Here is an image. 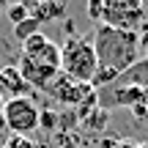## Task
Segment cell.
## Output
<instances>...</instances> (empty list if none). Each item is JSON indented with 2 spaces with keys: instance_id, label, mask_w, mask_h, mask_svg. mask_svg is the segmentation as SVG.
I'll return each instance as SVG.
<instances>
[{
  "instance_id": "cell-15",
  "label": "cell",
  "mask_w": 148,
  "mask_h": 148,
  "mask_svg": "<svg viewBox=\"0 0 148 148\" xmlns=\"http://www.w3.org/2000/svg\"><path fill=\"white\" fill-rule=\"evenodd\" d=\"M19 3L25 5V8H27V14H30L33 8H38V5H44V3H49V0H19Z\"/></svg>"
},
{
  "instance_id": "cell-2",
  "label": "cell",
  "mask_w": 148,
  "mask_h": 148,
  "mask_svg": "<svg viewBox=\"0 0 148 148\" xmlns=\"http://www.w3.org/2000/svg\"><path fill=\"white\" fill-rule=\"evenodd\" d=\"M16 69L27 82V88L47 90L49 82L60 74V44H55L44 33L30 36L27 41H22V55Z\"/></svg>"
},
{
  "instance_id": "cell-6",
  "label": "cell",
  "mask_w": 148,
  "mask_h": 148,
  "mask_svg": "<svg viewBox=\"0 0 148 148\" xmlns=\"http://www.w3.org/2000/svg\"><path fill=\"white\" fill-rule=\"evenodd\" d=\"M47 93L52 96V99H58L60 104L77 107V104H85V101L96 93V88H93L90 82H77V79L66 77V74H58V77L49 82Z\"/></svg>"
},
{
  "instance_id": "cell-17",
  "label": "cell",
  "mask_w": 148,
  "mask_h": 148,
  "mask_svg": "<svg viewBox=\"0 0 148 148\" xmlns=\"http://www.w3.org/2000/svg\"><path fill=\"white\" fill-rule=\"evenodd\" d=\"M134 148H148V143H143V145H134Z\"/></svg>"
},
{
  "instance_id": "cell-13",
  "label": "cell",
  "mask_w": 148,
  "mask_h": 148,
  "mask_svg": "<svg viewBox=\"0 0 148 148\" xmlns=\"http://www.w3.org/2000/svg\"><path fill=\"white\" fill-rule=\"evenodd\" d=\"M5 148H36V145H33L27 137H16V134H14V137L5 143Z\"/></svg>"
},
{
  "instance_id": "cell-1",
  "label": "cell",
  "mask_w": 148,
  "mask_h": 148,
  "mask_svg": "<svg viewBox=\"0 0 148 148\" xmlns=\"http://www.w3.org/2000/svg\"><path fill=\"white\" fill-rule=\"evenodd\" d=\"M93 52H96L99 71H112V74L121 77V74H126L134 63L143 60V52H140V33L96 25Z\"/></svg>"
},
{
  "instance_id": "cell-5",
  "label": "cell",
  "mask_w": 148,
  "mask_h": 148,
  "mask_svg": "<svg viewBox=\"0 0 148 148\" xmlns=\"http://www.w3.org/2000/svg\"><path fill=\"white\" fill-rule=\"evenodd\" d=\"M38 118H41V110L27 96H14L3 107V126L8 132H14L16 137H27L30 132H36Z\"/></svg>"
},
{
  "instance_id": "cell-18",
  "label": "cell",
  "mask_w": 148,
  "mask_h": 148,
  "mask_svg": "<svg viewBox=\"0 0 148 148\" xmlns=\"http://www.w3.org/2000/svg\"><path fill=\"white\" fill-rule=\"evenodd\" d=\"M0 93H3V88H0Z\"/></svg>"
},
{
  "instance_id": "cell-14",
  "label": "cell",
  "mask_w": 148,
  "mask_h": 148,
  "mask_svg": "<svg viewBox=\"0 0 148 148\" xmlns=\"http://www.w3.org/2000/svg\"><path fill=\"white\" fill-rule=\"evenodd\" d=\"M140 52H143V58H148V27L140 33Z\"/></svg>"
},
{
  "instance_id": "cell-3",
  "label": "cell",
  "mask_w": 148,
  "mask_h": 148,
  "mask_svg": "<svg viewBox=\"0 0 148 148\" xmlns=\"http://www.w3.org/2000/svg\"><path fill=\"white\" fill-rule=\"evenodd\" d=\"M99 63H96L93 41L82 36H71L60 44V74L77 79V82H93Z\"/></svg>"
},
{
  "instance_id": "cell-8",
  "label": "cell",
  "mask_w": 148,
  "mask_h": 148,
  "mask_svg": "<svg viewBox=\"0 0 148 148\" xmlns=\"http://www.w3.org/2000/svg\"><path fill=\"white\" fill-rule=\"evenodd\" d=\"M0 88L8 90L11 99H14V96H25L27 82L22 79V74H19L16 66H5V69H0Z\"/></svg>"
},
{
  "instance_id": "cell-16",
  "label": "cell",
  "mask_w": 148,
  "mask_h": 148,
  "mask_svg": "<svg viewBox=\"0 0 148 148\" xmlns=\"http://www.w3.org/2000/svg\"><path fill=\"white\" fill-rule=\"evenodd\" d=\"M8 5H11V0H0V11H3V8H8Z\"/></svg>"
},
{
  "instance_id": "cell-9",
  "label": "cell",
  "mask_w": 148,
  "mask_h": 148,
  "mask_svg": "<svg viewBox=\"0 0 148 148\" xmlns=\"http://www.w3.org/2000/svg\"><path fill=\"white\" fill-rule=\"evenodd\" d=\"M38 27H41V25H38L33 16H27V19H25V22H19V25H14V36H16V41H27L30 36L41 33Z\"/></svg>"
},
{
  "instance_id": "cell-11",
  "label": "cell",
  "mask_w": 148,
  "mask_h": 148,
  "mask_svg": "<svg viewBox=\"0 0 148 148\" xmlns=\"http://www.w3.org/2000/svg\"><path fill=\"white\" fill-rule=\"evenodd\" d=\"M38 126H41V129H49V132H55V129L60 126V115H55L52 110H44L41 118H38Z\"/></svg>"
},
{
  "instance_id": "cell-10",
  "label": "cell",
  "mask_w": 148,
  "mask_h": 148,
  "mask_svg": "<svg viewBox=\"0 0 148 148\" xmlns=\"http://www.w3.org/2000/svg\"><path fill=\"white\" fill-rule=\"evenodd\" d=\"M5 14H8L11 25H19V22H25L27 16H30V14H27V8H25V5L19 3V0H16V3H11L8 8H5Z\"/></svg>"
},
{
  "instance_id": "cell-4",
  "label": "cell",
  "mask_w": 148,
  "mask_h": 148,
  "mask_svg": "<svg viewBox=\"0 0 148 148\" xmlns=\"http://www.w3.org/2000/svg\"><path fill=\"white\" fill-rule=\"evenodd\" d=\"M143 22H145V3L143 0H101V22L99 25L140 33Z\"/></svg>"
},
{
  "instance_id": "cell-7",
  "label": "cell",
  "mask_w": 148,
  "mask_h": 148,
  "mask_svg": "<svg viewBox=\"0 0 148 148\" xmlns=\"http://www.w3.org/2000/svg\"><path fill=\"white\" fill-rule=\"evenodd\" d=\"M99 101H101V110L118 107V104L140 107L148 101V88H143V85H110L107 96H99Z\"/></svg>"
},
{
  "instance_id": "cell-12",
  "label": "cell",
  "mask_w": 148,
  "mask_h": 148,
  "mask_svg": "<svg viewBox=\"0 0 148 148\" xmlns=\"http://www.w3.org/2000/svg\"><path fill=\"white\" fill-rule=\"evenodd\" d=\"M85 14H88V19L101 22V0H88L85 3Z\"/></svg>"
}]
</instances>
